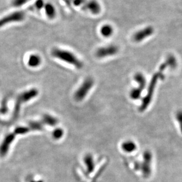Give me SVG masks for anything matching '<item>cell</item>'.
I'll use <instances>...</instances> for the list:
<instances>
[{
    "label": "cell",
    "mask_w": 182,
    "mask_h": 182,
    "mask_svg": "<svg viewBox=\"0 0 182 182\" xmlns=\"http://www.w3.org/2000/svg\"><path fill=\"white\" fill-rule=\"evenodd\" d=\"M52 55L63 62L72 64L77 69H81L83 66L82 62L73 54L68 50L55 48L52 50Z\"/></svg>",
    "instance_id": "obj_2"
},
{
    "label": "cell",
    "mask_w": 182,
    "mask_h": 182,
    "mask_svg": "<svg viewBox=\"0 0 182 182\" xmlns=\"http://www.w3.org/2000/svg\"><path fill=\"white\" fill-rule=\"evenodd\" d=\"M41 59L38 55L33 54L30 55L28 60V64L31 67H36L40 65Z\"/></svg>",
    "instance_id": "obj_14"
},
{
    "label": "cell",
    "mask_w": 182,
    "mask_h": 182,
    "mask_svg": "<svg viewBox=\"0 0 182 182\" xmlns=\"http://www.w3.org/2000/svg\"><path fill=\"white\" fill-rule=\"evenodd\" d=\"M86 3V0H73V4L75 6H80Z\"/></svg>",
    "instance_id": "obj_26"
},
{
    "label": "cell",
    "mask_w": 182,
    "mask_h": 182,
    "mask_svg": "<svg viewBox=\"0 0 182 182\" xmlns=\"http://www.w3.org/2000/svg\"><path fill=\"white\" fill-rule=\"evenodd\" d=\"M31 130L30 128L27 127H18L14 129L15 135H24L30 132Z\"/></svg>",
    "instance_id": "obj_21"
},
{
    "label": "cell",
    "mask_w": 182,
    "mask_h": 182,
    "mask_svg": "<svg viewBox=\"0 0 182 182\" xmlns=\"http://www.w3.org/2000/svg\"><path fill=\"white\" fill-rule=\"evenodd\" d=\"M44 8L47 16L51 19L54 18L56 15V11L54 6L51 4L48 3L44 5Z\"/></svg>",
    "instance_id": "obj_17"
},
{
    "label": "cell",
    "mask_w": 182,
    "mask_h": 182,
    "mask_svg": "<svg viewBox=\"0 0 182 182\" xmlns=\"http://www.w3.org/2000/svg\"><path fill=\"white\" fill-rule=\"evenodd\" d=\"M64 130L61 128H57L53 131L52 136L55 140H60L64 136Z\"/></svg>",
    "instance_id": "obj_20"
},
{
    "label": "cell",
    "mask_w": 182,
    "mask_h": 182,
    "mask_svg": "<svg viewBox=\"0 0 182 182\" xmlns=\"http://www.w3.org/2000/svg\"><path fill=\"white\" fill-rule=\"evenodd\" d=\"M118 47L116 45H111L101 47L96 51V56L98 58H104L116 55L118 53Z\"/></svg>",
    "instance_id": "obj_5"
},
{
    "label": "cell",
    "mask_w": 182,
    "mask_h": 182,
    "mask_svg": "<svg viewBox=\"0 0 182 182\" xmlns=\"http://www.w3.org/2000/svg\"><path fill=\"white\" fill-rule=\"evenodd\" d=\"M100 33L103 36L109 37L113 33V28L110 24L103 25L100 28Z\"/></svg>",
    "instance_id": "obj_16"
},
{
    "label": "cell",
    "mask_w": 182,
    "mask_h": 182,
    "mask_svg": "<svg viewBox=\"0 0 182 182\" xmlns=\"http://www.w3.org/2000/svg\"><path fill=\"white\" fill-rule=\"evenodd\" d=\"M38 95V91L36 88H33L22 93L18 96L17 100L19 101L21 104L25 103L28 102L29 100H31L32 99H34Z\"/></svg>",
    "instance_id": "obj_9"
},
{
    "label": "cell",
    "mask_w": 182,
    "mask_h": 182,
    "mask_svg": "<svg viewBox=\"0 0 182 182\" xmlns=\"http://www.w3.org/2000/svg\"><path fill=\"white\" fill-rule=\"evenodd\" d=\"M29 1H30V0H12V3L14 7H20L23 5H24Z\"/></svg>",
    "instance_id": "obj_24"
},
{
    "label": "cell",
    "mask_w": 182,
    "mask_h": 182,
    "mask_svg": "<svg viewBox=\"0 0 182 182\" xmlns=\"http://www.w3.org/2000/svg\"><path fill=\"white\" fill-rule=\"evenodd\" d=\"M168 66H169L168 64L166 62V61H165L164 63H163L160 65L159 71L153 76L151 81L150 82V84L149 85L147 93L146 94V96L143 100L142 104L139 108V111L140 112H143L145 110H146L149 107V105H150V104L151 103L157 81L160 79H164V76L163 73L165 69Z\"/></svg>",
    "instance_id": "obj_1"
},
{
    "label": "cell",
    "mask_w": 182,
    "mask_h": 182,
    "mask_svg": "<svg viewBox=\"0 0 182 182\" xmlns=\"http://www.w3.org/2000/svg\"><path fill=\"white\" fill-rule=\"evenodd\" d=\"M16 138L14 133H9L7 134L2 140L0 145V155L4 157L7 155L10 146Z\"/></svg>",
    "instance_id": "obj_8"
},
{
    "label": "cell",
    "mask_w": 182,
    "mask_h": 182,
    "mask_svg": "<svg viewBox=\"0 0 182 182\" xmlns=\"http://www.w3.org/2000/svg\"><path fill=\"white\" fill-rule=\"evenodd\" d=\"M43 122L49 126L54 127L58 124V120L51 115L44 114L43 117Z\"/></svg>",
    "instance_id": "obj_15"
},
{
    "label": "cell",
    "mask_w": 182,
    "mask_h": 182,
    "mask_svg": "<svg viewBox=\"0 0 182 182\" xmlns=\"http://www.w3.org/2000/svg\"><path fill=\"white\" fill-rule=\"evenodd\" d=\"M44 2L43 0H37L34 4V6L37 9H41L44 6Z\"/></svg>",
    "instance_id": "obj_25"
},
{
    "label": "cell",
    "mask_w": 182,
    "mask_h": 182,
    "mask_svg": "<svg viewBox=\"0 0 182 182\" xmlns=\"http://www.w3.org/2000/svg\"><path fill=\"white\" fill-rule=\"evenodd\" d=\"M83 9L89 10L91 13L94 15L99 14L101 10L100 3L97 0H90L87 2L85 3Z\"/></svg>",
    "instance_id": "obj_10"
},
{
    "label": "cell",
    "mask_w": 182,
    "mask_h": 182,
    "mask_svg": "<svg viewBox=\"0 0 182 182\" xmlns=\"http://www.w3.org/2000/svg\"><path fill=\"white\" fill-rule=\"evenodd\" d=\"M25 17V14L22 11H16L12 13L7 16L0 19V27L11 23L22 21Z\"/></svg>",
    "instance_id": "obj_4"
},
{
    "label": "cell",
    "mask_w": 182,
    "mask_h": 182,
    "mask_svg": "<svg viewBox=\"0 0 182 182\" xmlns=\"http://www.w3.org/2000/svg\"><path fill=\"white\" fill-rule=\"evenodd\" d=\"M29 128L33 131H41L43 129V125L39 121H31L29 124Z\"/></svg>",
    "instance_id": "obj_18"
},
{
    "label": "cell",
    "mask_w": 182,
    "mask_h": 182,
    "mask_svg": "<svg viewBox=\"0 0 182 182\" xmlns=\"http://www.w3.org/2000/svg\"><path fill=\"white\" fill-rule=\"evenodd\" d=\"M143 160L140 164V168L144 176L148 177L152 172V154L149 150H146L143 153Z\"/></svg>",
    "instance_id": "obj_6"
},
{
    "label": "cell",
    "mask_w": 182,
    "mask_h": 182,
    "mask_svg": "<svg viewBox=\"0 0 182 182\" xmlns=\"http://www.w3.org/2000/svg\"><path fill=\"white\" fill-rule=\"evenodd\" d=\"M30 182H44L43 180H31Z\"/></svg>",
    "instance_id": "obj_27"
},
{
    "label": "cell",
    "mask_w": 182,
    "mask_h": 182,
    "mask_svg": "<svg viewBox=\"0 0 182 182\" xmlns=\"http://www.w3.org/2000/svg\"><path fill=\"white\" fill-rule=\"evenodd\" d=\"M154 28L152 26H147L146 27L143 28L135 33L133 36V40L137 43L141 42L149 37L151 36L154 33Z\"/></svg>",
    "instance_id": "obj_7"
},
{
    "label": "cell",
    "mask_w": 182,
    "mask_h": 182,
    "mask_svg": "<svg viewBox=\"0 0 182 182\" xmlns=\"http://www.w3.org/2000/svg\"><path fill=\"white\" fill-rule=\"evenodd\" d=\"M121 148L126 153H131L136 150V144L133 141L128 140L122 143Z\"/></svg>",
    "instance_id": "obj_12"
},
{
    "label": "cell",
    "mask_w": 182,
    "mask_h": 182,
    "mask_svg": "<svg viewBox=\"0 0 182 182\" xmlns=\"http://www.w3.org/2000/svg\"><path fill=\"white\" fill-rule=\"evenodd\" d=\"M94 81L91 78H86L75 92L74 98L77 101L83 100L94 86Z\"/></svg>",
    "instance_id": "obj_3"
},
{
    "label": "cell",
    "mask_w": 182,
    "mask_h": 182,
    "mask_svg": "<svg viewBox=\"0 0 182 182\" xmlns=\"http://www.w3.org/2000/svg\"><path fill=\"white\" fill-rule=\"evenodd\" d=\"M84 162L86 166L87 173H92L94 171L95 167V163L92 155L90 154L86 155L84 157Z\"/></svg>",
    "instance_id": "obj_11"
},
{
    "label": "cell",
    "mask_w": 182,
    "mask_h": 182,
    "mask_svg": "<svg viewBox=\"0 0 182 182\" xmlns=\"http://www.w3.org/2000/svg\"><path fill=\"white\" fill-rule=\"evenodd\" d=\"M134 79L138 85V88L143 91L146 86V79L145 76L142 73H136L134 76Z\"/></svg>",
    "instance_id": "obj_13"
},
{
    "label": "cell",
    "mask_w": 182,
    "mask_h": 182,
    "mask_svg": "<svg viewBox=\"0 0 182 182\" xmlns=\"http://www.w3.org/2000/svg\"><path fill=\"white\" fill-rule=\"evenodd\" d=\"M166 61L167 62L169 67H170L171 68H174L177 66V60L174 56L170 55L167 57Z\"/></svg>",
    "instance_id": "obj_22"
},
{
    "label": "cell",
    "mask_w": 182,
    "mask_h": 182,
    "mask_svg": "<svg viewBox=\"0 0 182 182\" xmlns=\"http://www.w3.org/2000/svg\"><path fill=\"white\" fill-rule=\"evenodd\" d=\"M142 91L138 88H134L131 89L130 92V97L133 100H138L140 98Z\"/></svg>",
    "instance_id": "obj_19"
},
{
    "label": "cell",
    "mask_w": 182,
    "mask_h": 182,
    "mask_svg": "<svg viewBox=\"0 0 182 182\" xmlns=\"http://www.w3.org/2000/svg\"><path fill=\"white\" fill-rule=\"evenodd\" d=\"M176 119L179 123L180 132L182 134V110H179L176 114Z\"/></svg>",
    "instance_id": "obj_23"
}]
</instances>
